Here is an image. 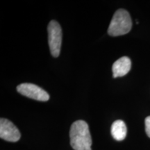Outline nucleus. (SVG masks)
<instances>
[{
	"label": "nucleus",
	"mask_w": 150,
	"mask_h": 150,
	"mask_svg": "<svg viewBox=\"0 0 150 150\" xmlns=\"http://www.w3.org/2000/svg\"><path fill=\"white\" fill-rule=\"evenodd\" d=\"M20 131L8 120H0V138L8 142H17L20 139Z\"/></svg>",
	"instance_id": "39448f33"
},
{
	"label": "nucleus",
	"mask_w": 150,
	"mask_h": 150,
	"mask_svg": "<svg viewBox=\"0 0 150 150\" xmlns=\"http://www.w3.org/2000/svg\"><path fill=\"white\" fill-rule=\"evenodd\" d=\"M145 131L148 137L150 138V116H148L145 119Z\"/></svg>",
	"instance_id": "6e6552de"
},
{
	"label": "nucleus",
	"mask_w": 150,
	"mask_h": 150,
	"mask_svg": "<svg viewBox=\"0 0 150 150\" xmlns=\"http://www.w3.org/2000/svg\"><path fill=\"white\" fill-rule=\"evenodd\" d=\"M132 22L130 15L125 9H119L115 13L108 29V33L111 36L125 35L131 31Z\"/></svg>",
	"instance_id": "f03ea898"
},
{
	"label": "nucleus",
	"mask_w": 150,
	"mask_h": 150,
	"mask_svg": "<svg viewBox=\"0 0 150 150\" xmlns=\"http://www.w3.org/2000/svg\"><path fill=\"white\" fill-rule=\"evenodd\" d=\"M131 62L130 59L127 56H124L117 60L113 63L112 67L113 77H120L126 75L131 70Z\"/></svg>",
	"instance_id": "423d86ee"
},
{
	"label": "nucleus",
	"mask_w": 150,
	"mask_h": 150,
	"mask_svg": "<svg viewBox=\"0 0 150 150\" xmlns=\"http://www.w3.org/2000/svg\"><path fill=\"white\" fill-rule=\"evenodd\" d=\"M48 41L51 54L54 57H58L60 54L62 43V29L60 24L55 20L49 23Z\"/></svg>",
	"instance_id": "7ed1b4c3"
},
{
	"label": "nucleus",
	"mask_w": 150,
	"mask_h": 150,
	"mask_svg": "<svg viewBox=\"0 0 150 150\" xmlns=\"http://www.w3.org/2000/svg\"><path fill=\"white\" fill-rule=\"evenodd\" d=\"M127 129L125 123L121 120H117L112 124L110 133L112 138L117 141H122L126 138Z\"/></svg>",
	"instance_id": "0eeeda50"
},
{
	"label": "nucleus",
	"mask_w": 150,
	"mask_h": 150,
	"mask_svg": "<svg viewBox=\"0 0 150 150\" xmlns=\"http://www.w3.org/2000/svg\"><path fill=\"white\" fill-rule=\"evenodd\" d=\"M17 91L19 93L35 100L47 102L50 99V95L40 87L33 83H22L18 86Z\"/></svg>",
	"instance_id": "20e7f679"
},
{
	"label": "nucleus",
	"mask_w": 150,
	"mask_h": 150,
	"mask_svg": "<svg viewBox=\"0 0 150 150\" xmlns=\"http://www.w3.org/2000/svg\"><path fill=\"white\" fill-rule=\"evenodd\" d=\"M70 145L74 150H92V138L88 124L83 120L74 122L70 127Z\"/></svg>",
	"instance_id": "f257e3e1"
}]
</instances>
